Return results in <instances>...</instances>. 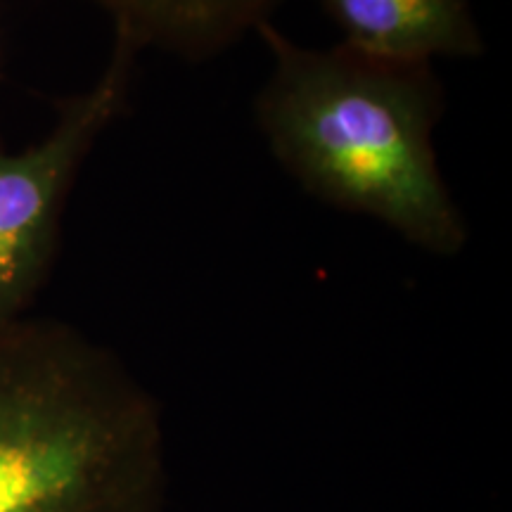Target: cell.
Wrapping results in <instances>:
<instances>
[{
    "mask_svg": "<svg viewBox=\"0 0 512 512\" xmlns=\"http://www.w3.org/2000/svg\"><path fill=\"white\" fill-rule=\"evenodd\" d=\"M271 72L254 100L268 152L299 188L361 214L408 245L451 259L470 228L439 169L434 133L446 110L430 62L311 48L264 22L254 31Z\"/></svg>",
    "mask_w": 512,
    "mask_h": 512,
    "instance_id": "cell-1",
    "label": "cell"
},
{
    "mask_svg": "<svg viewBox=\"0 0 512 512\" xmlns=\"http://www.w3.org/2000/svg\"><path fill=\"white\" fill-rule=\"evenodd\" d=\"M155 396L74 325L0 323V512H164Z\"/></svg>",
    "mask_w": 512,
    "mask_h": 512,
    "instance_id": "cell-2",
    "label": "cell"
},
{
    "mask_svg": "<svg viewBox=\"0 0 512 512\" xmlns=\"http://www.w3.org/2000/svg\"><path fill=\"white\" fill-rule=\"evenodd\" d=\"M136 64V50L114 43L98 81L62 100L38 143L12 152L0 140V323L29 316L46 287L69 192L95 143L126 112Z\"/></svg>",
    "mask_w": 512,
    "mask_h": 512,
    "instance_id": "cell-3",
    "label": "cell"
},
{
    "mask_svg": "<svg viewBox=\"0 0 512 512\" xmlns=\"http://www.w3.org/2000/svg\"><path fill=\"white\" fill-rule=\"evenodd\" d=\"M342 46L396 62L472 60L486 53L470 0H318Z\"/></svg>",
    "mask_w": 512,
    "mask_h": 512,
    "instance_id": "cell-4",
    "label": "cell"
},
{
    "mask_svg": "<svg viewBox=\"0 0 512 512\" xmlns=\"http://www.w3.org/2000/svg\"><path fill=\"white\" fill-rule=\"evenodd\" d=\"M110 19L114 43L185 62L214 60L271 22L285 0H86Z\"/></svg>",
    "mask_w": 512,
    "mask_h": 512,
    "instance_id": "cell-5",
    "label": "cell"
}]
</instances>
